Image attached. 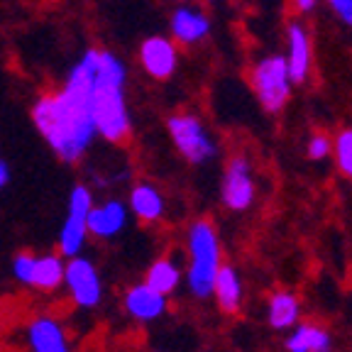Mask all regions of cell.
Listing matches in <instances>:
<instances>
[{
    "label": "cell",
    "mask_w": 352,
    "mask_h": 352,
    "mask_svg": "<svg viewBox=\"0 0 352 352\" xmlns=\"http://www.w3.org/2000/svg\"><path fill=\"white\" fill-rule=\"evenodd\" d=\"M298 314H301V306H298V298L289 292H276L270 298V323L274 330H289L296 328Z\"/></svg>",
    "instance_id": "obj_20"
},
{
    "label": "cell",
    "mask_w": 352,
    "mask_h": 352,
    "mask_svg": "<svg viewBox=\"0 0 352 352\" xmlns=\"http://www.w3.org/2000/svg\"><path fill=\"white\" fill-rule=\"evenodd\" d=\"M64 257H59L56 252L47 254H34V270H32V281L30 289H37L44 294H54L64 286Z\"/></svg>",
    "instance_id": "obj_16"
},
{
    "label": "cell",
    "mask_w": 352,
    "mask_h": 352,
    "mask_svg": "<svg viewBox=\"0 0 352 352\" xmlns=\"http://www.w3.org/2000/svg\"><path fill=\"white\" fill-rule=\"evenodd\" d=\"M64 284L69 289V298L83 311H91L103 301V281H100L98 267L83 254L66 259Z\"/></svg>",
    "instance_id": "obj_7"
},
{
    "label": "cell",
    "mask_w": 352,
    "mask_h": 352,
    "mask_svg": "<svg viewBox=\"0 0 352 352\" xmlns=\"http://www.w3.org/2000/svg\"><path fill=\"white\" fill-rule=\"evenodd\" d=\"M30 116L42 140L64 164L83 160V154L98 138L83 96L66 83L54 94L39 96Z\"/></svg>",
    "instance_id": "obj_2"
},
{
    "label": "cell",
    "mask_w": 352,
    "mask_h": 352,
    "mask_svg": "<svg viewBox=\"0 0 352 352\" xmlns=\"http://www.w3.org/2000/svg\"><path fill=\"white\" fill-rule=\"evenodd\" d=\"M127 218H130V210L118 198H108L103 204H94V208H91V213L86 218L88 237L113 240V237H118L125 230Z\"/></svg>",
    "instance_id": "obj_10"
},
{
    "label": "cell",
    "mask_w": 352,
    "mask_h": 352,
    "mask_svg": "<svg viewBox=\"0 0 352 352\" xmlns=\"http://www.w3.org/2000/svg\"><path fill=\"white\" fill-rule=\"evenodd\" d=\"M252 88L267 113H279L292 96V78L281 54H270L252 69Z\"/></svg>",
    "instance_id": "obj_6"
},
{
    "label": "cell",
    "mask_w": 352,
    "mask_h": 352,
    "mask_svg": "<svg viewBox=\"0 0 352 352\" xmlns=\"http://www.w3.org/2000/svg\"><path fill=\"white\" fill-rule=\"evenodd\" d=\"M28 345L32 352H72L69 330L54 316H37L30 320Z\"/></svg>",
    "instance_id": "obj_11"
},
{
    "label": "cell",
    "mask_w": 352,
    "mask_h": 352,
    "mask_svg": "<svg viewBox=\"0 0 352 352\" xmlns=\"http://www.w3.org/2000/svg\"><path fill=\"white\" fill-rule=\"evenodd\" d=\"M215 303H218L220 311H226V314H237L240 311V303H242V279L240 274L235 272V267H228L223 264L215 274L213 281V294Z\"/></svg>",
    "instance_id": "obj_17"
},
{
    "label": "cell",
    "mask_w": 352,
    "mask_h": 352,
    "mask_svg": "<svg viewBox=\"0 0 352 352\" xmlns=\"http://www.w3.org/2000/svg\"><path fill=\"white\" fill-rule=\"evenodd\" d=\"M66 86L76 88L83 96L96 125V135L105 142L120 144L127 140L132 127L127 108V66L110 50H91L69 69L64 78Z\"/></svg>",
    "instance_id": "obj_1"
},
{
    "label": "cell",
    "mask_w": 352,
    "mask_h": 352,
    "mask_svg": "<svg viewBox=\"0 0 352 352\" xmlns=\"http://www.w3.org/2000/svg\"><path fill=\"white\" fill-rule=\"evenodd\" d=\"M289 352H330L328 330L314 323H298L296 330L286 338Z\"/></svg>",
    "instance_id": "obj_19"
},
{
    "label": "cell",
    "mask_w": 352,
    "mask_h": 352,
    "mask_svg": "<svg viewBox=\"0 0 352 352\" xmlns=\"http://www.w3.org/2000/svg\"><path fill=\"white\" fill-rule=\"evenodd\" d=\"M10 184V164L6 160H0V188H6Z\"/></svg>",
    "instance_id": "obj_24"
},
{
    "label": "cell",
    "mask_w": 352,
    "mask_h": 352,
    "mask_svg": "<svg viewBox=\"0 0 352 352\" xmlns=\"http://www.w3.org/2000/svg\"><path fill=\"white\" fill-rule=\"evenodd\" d=\"M166 130H169L174 147L186 162L206 164V162L215 160L218 144L210 138L208 127L201 122V118L191 116V113H179V116H171L166 120Z\"/></svg>",
    "instance_id": "obj_4"
},
{
    "label": "cell",
    "mask_w": 352,
    "mask_h": 352,
    "mask_svg": "<svg viewBox=\"0 0 352 352\" xmlns=\"http://www.w3.org/2000/svg\"><path fill=\"white\" fill-rule=\"evenodd\" d=\"M94 208V191L86 184H76L69 193V213L61 223L59 240H56V254L64 259L78 257L88 240L86 218Z\"/></svg>",
    "instance_id": "obj_5"
},
{
    "label": "cell",
    "mask_w": 352,
    "mask_h": 352,
    "mask_svg": "<svg viewBox=\"0 0 352 352\" xmlns=\"http://www.w3.org/2000/svg\"><path fill=\"white\" fill-rule=\"evenodd\" d=\"M12 276L20 286H30L32 281V270H34V254L30 252H17L12 257Z\"/></svg>",
    "instance_id": "obj_22"
},
{
    "label": "cell",
    "mask_w": 352,
    "mask_h": 352,
    "mask_svg": "<svg viewBox=\"0 0 352 352\" xmlns=\"http://www.w3.org/2000/svg\"><path fill=\"white\" fill-rule=\"evenodd\" d=\"M333 152H336L338 169L352 179V130H345L338 135V140L333 142Z\"/></svg>",
    "instance_id": "obj_21"
},
{
    "label": "cell",
    "mask_w": 352,
    "mask_h": 352,
    "mask_svg": "<svg viewBox=\"0 0 352 352\" xmlns=\"http://www.w3.org/2000/svg\"><path fill=\"white\" fill-rule=\"evenodd\" d=\"M208 3H213V0H208Z\"/></svg>",
    "instance_id": "obj_26"
},
{
    "label": "cell",
    "mask_w": 352,
    "mask_h": 352,
    "mask_svg": "<svg viewBox=\"0 0 352 352\" xmlns=\"http://www.w3.org/2000/svg\"><path fill=\"white\" fill-rule=\"evenodd\" d=\"M223 204L230 210H248L254 204V182H252V166L248 157L235 154L226 166L223 176V188H220Z\"/></svg>",
    "instance_id": "obj_8"
},
{
    "label": "cell",
    "mask_w": 352,
    "mask_h": 352,
    "mask_svg": "<svg viewBox=\"0 0 352 352\" xmlns=\"http://www.w3.org/2000/svg\"><path fill=\"white\" fill-rule=\"evenodd\" d=\"M328 154H333V142H330L328 135H323V132H318V135H314V138L308 140V157L311 160H325Z\"/></svg>",
    "instance_id": "obj_23"
},
{
    "label": "cell",
    "mask_w": 352,
    "mask_h": 352,
    "mask_svg": "<svg viewBox=\"0 0 352 352\" xmlns=\"http://www.w3.org/2000/svg\"><path fill=\"white\" fill-rule=\"evenodd\" d=\"M171 42L179 44H196L208 37L210 32V17L201 8L193 6H179L171 15L169 22Z\"/></svg>",
    "instance_id": "obj_12"
},
{
    "label": "cell",
    "mask_w": 352,
    "mask_h": 352,
    "mask_svg": "<svg viewBox=\"0 0 352 352\" xmlns=\"http://www.w3.org/2000/svg\"><path fill=\"white\" fill-rule=\"evenodd\" d=\"M144 284L154 289L162 296H171L176 292V286L182 284V264L176 257H160L149 264Z\"/></svg>",
    "instance_id": "obj_18"
},
{
    "label": "cell",
    "mask_w": 352,
    "mask_h": 352,
    "mask_svg": "<svg viewBox=\"0 0 352 352\" xmlns=\"http://www.w3.org/2000/svg\"><path fill=\"white\" fill-rule=\"evenodd\" d=\"M122 303H125V314L130 316V318L140 320V323H149V320L162 318L166 311V296H162V294H157L154 289H149L144 281L142 284L130 286L125 298H122Z\"/></svg>",
    "instance_id": "obj_13"
},
{
    "label": "cell",
    "mask_w": 352,
    "mask_h": 352,
    "mask_svg": "<svg viewBox=\"0 0 352 352\" xmlns=\"http://www.w3.org/2000/svg\"><path fill=\"white\" fill-rule=\"evenodd\" d=\"M286 69L292 83H303L311 72V42H308L306 30L294 22L289 25V52H286Z\"/></svg>",
    "instance_id": "obj_15"
},
{
    "label": "cell",
    "mask_w": 352,
    "mask_h": 352,
    "mask_svg": "<svg viewBox=\"0 0 352 352\" xmlns=\"http://www.w3.org/2000/svg\"><path fill=\"white\" fill-rule=\"evenodd\" d=\"M127 210H130L140 223H157V220L164 218V196L154 184L140 182L130 188V196H127Z\"/></svg>",
    "instance_id": "obj_14"
},
{
    "label": "cell",
    "mask_w": 352,
    "mask_h": 352,
    "mask_svg": "<svg viewBox=\"0 0 352 352\" xmlns=\"http://www.w3.org/2000/svg\"><path fill=\"white\" fill-rule=\"evenodd\" d=\"M140 64L152 78L166 81V78H171V74L176 72V64H179L176 44L169 37L152 34L140 44Z\"/></svg>",
    "instance_id": "obj_9"
},
{
    "label": "cell",
    "mask_w": 352,
    "mask_h": 352,
    "mask_svg": "<svg viewBox=\"0 0 352 352\" xmlns=\"http://www.w3.org/2000/svg\"><path fill=\"white\" fill-rule=\"evenodd\" d=\"M220 267H223V257H220V240L213 223L196 220L188 228V292L196 298H208L213 294V281Z\"/></svg>",
    "instance_id": "obj_3"
},
{
    "label": "cell",
    "mask_w": 352,
    "mask_h": 352,
    "mask_svg": "<svg viewBox=\"0 0 352 352\" xmlns=\"http://www.w3.org/2000/svg\"><path fill=\"white\" fill-rule=\"evenodd\" d=\"M316 3H318V0H294V6H296L301 12L314 10V8H316Z\"/></svg>",
    "instance_id": "obj_25"
}]
</instances>
